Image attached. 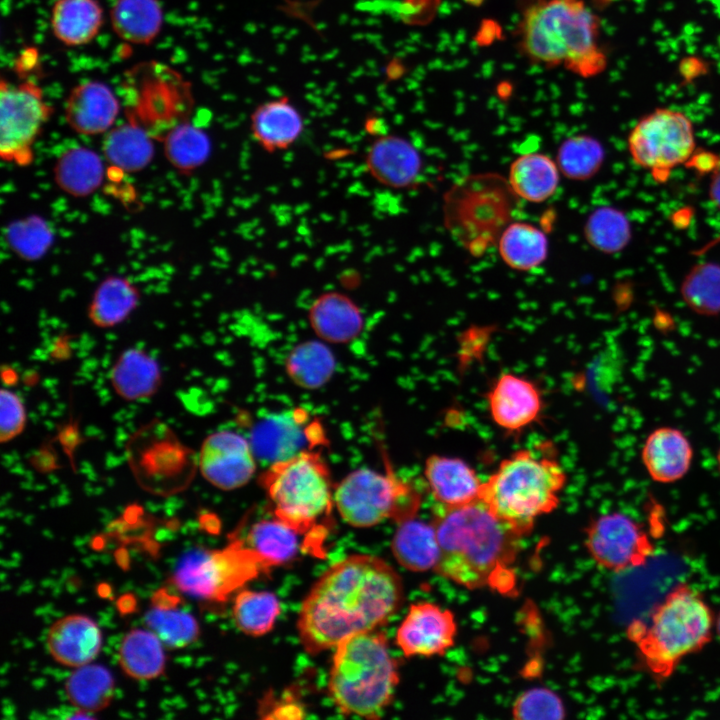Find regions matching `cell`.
<instances>
[{
	"instance_id": "21",
	"label": "cell",
	"mask_w": 720,
	"mask_h": 720,
	"mask_svg": "<svg viewBox=\"0 0 720 720\" xmlns=\"http://www.w3.org/2000/svg\"><path fill=\"white\" fill-rule=\"evenodd\" d=\"M120 111V102L110 87L101 81H86L74 86L64 106L69 127L81 135L107 133Z\"/></svg>"
},
{
	"instance_id": "49",
	"label": "cell",
	"mask_w": 720,
	"mask_h": 720,
	"mask_svg": "<svg viewBox=\"0 0 720 720\" xmlns=\"http://www.w3.org/2000/svg\"><path fill=\"white\" fill-rule=\"evenodd\" d=\"M276 718H298L297 713H301L299 706L292 702H281L271 711Z\"/></svg>"
},
{
	"instance_id": "37",
	"label": "cell",
	"mask_w": 720,
	"mask_h": 720,
	"mask_svg": "<svg viewBox=\"0 0 720 720\" xmlns=\"http://www.w3.org/2000/svg\"><path fill=\"white\" fill-rule=\"evenodd\" d=\"M114 686L111 672L91 662L74 668L65 681L64 690L68 701L80 712L94 713L110 704Z\"/></svg>"
},
{
	"instance_id": "9",
	"label": "cell",
	"mask_w": 720,
	"mask_h": 720,
	"mask_svg": "<svg viewBox=\"0 0 720 720\" xmlns=\"http://www.w3.org/2000/svg\"><path fill=\"white\" fill-rule=\"evenodd\" d=\"M126 458L139 486L157 496L183 491L198 468V455L159 420L135 431L127 442Z\"/></svg>"
},
{
	"instance_id": "16",
	"label": "cell",
	"mask_w": 720,
	"mask_h": 720,
	"mask_svg": "<svg viewBox=\"0 0 720 720\" xmlns=\"http://www.w3.org/2000/svg\"><path fill=\"white\" fill-rule=\"evenodd\" d=\"M324 440L321 425L294 409L266 416L251 430L249 442L256 458L269 465L313 449Z\"/></svg>"
},
{
	"instance_id": "40",
	"label": "cell",
	"mask_w": 720,
	"mask_h": 720,
	"mask_svg": "<svg viewBox=\"0 0 720 720\" xmlns=\"http://www.w3.org/2000/svg\"><path fill=\"white\" fill-rule=\"evenodd\" d=\"M335 358L319 341L298 344L289 353L286 371L290 379L305 389H317L328 382L335 371Z\"/></svg>"
},
{
	"instance_id": "17",
	"label": "cell",
	"mask_w": 720,
	"mask_h": 720,
	"mask_svg": "<svg viewBox=\"0 0 720 720\" xmlns=\"http://www.w3.org/2000/svg\"><path fill=\"white\" fill-rule=\"evenodd\" d=\"M256 456L249 440L232 431L208 435L198 454V469L214 487L230 491L246 485L256 471Z\"/></svg>"
},
{
	"instance_id": "4",
	"label": "cell",
	"mask_w": 720,
	"mask_h": 720,
	"mask_svg": "<svg viewBox=\"0 0 720 720\" xmlns=\"http://www.w3.org/2000/svg\"><path fill=\"white\" fill-rule=\"evenodd\" d=\"M567 475L552 456L521 449L502 460L483 482L479 500L519 536L557 508Z\"/></svg>"
},
{
	"instance_id": "51",
	"label": "cell",
	"mask_w": 720,
	"mask_h": 720,
	"mask_svg": "<svg viewBox=\"0 0 720 720\" xmlns=\"http://www.w3.org/2000/svg\"><path fill=\"white\" fill-rule=\"evenodd\" d=\"M715 626H716L717 634L720 637V613L718 614L717 619L715 621Z\"/></svg>"
},
{
	"instance_id": "5",
	"label": "cell",
	"mask_w": 720,
	"mask_h": 720,
	"mask_svg": "<svg viewBox=\"0 0 720 720\" xmlns=\"http://www.w3.org/2000/svg\"><path fill=\"white\" fill-rule=\"evenodd\" d=\"M398 682L397 662L378 630L349 636L335 647L328 691L341 713L378 718L392 702Z\"/></svg>"
},
{
	"instance_id": "2",
	"label": "cell",
	"mask_w": 720,
	"mask_h": 720,
	"mask_svg": "<svg viewBox=\"0 0 720 720\" xmlns=\"http://www.w3.org/2000/svg\"><path fill=\"white\" fill-rule=\"evenodd\" d=\"M439 558L435 571L468 589L481 588L506 572L522 538L480 501L439 507L433 520Z\"/></svg>"
},
{
	"instance_id": "20",
	"label": "cell",
	"mask_w": 720,
	"mask_h": 720,
	"mask_svg": "<svg viewBox=\"0 0 720 720\" xmlns=\"http://www.w3.org/2000/svg\"><path fill=\"white\" fill-rule=\"evenodd\" d=\"M364 167L377 183L393 189L414 185L422 170L417 148L397 135L376 138L364 155Z\"/></svg>"
},
{
	"instance_id": "44",
	"label": "cell",
	"mask_w": 720,
	"mask_h": 720,
	"mask_svg": "<svg viewBox=\"0 0 720 720\" xmlns=\"http://www.w3.org/2000/svg\"><path fill=\"white\" fill-rule=\"evenodd\" d=\"M680 294L686 306L703 316L720 314V264L702 262L684 277Z\"/></svg>"
},
{
	"instance_id": "28",
	"label": "cell",
	"mask_w": 720,
	"mask_h": 720,
	"mask_svg": "<svg viewBox=\"0 0 720 720\" xmlns=\"http://www.w3.org/2000/svg\"><path fill=\"white\" fill-rule=\"evenodd\" d=\"M560 173L556 161L547 155L526 153L512 162L507 180L519 199L540 203L555 193Z\"/></svg>"
},
{
	"instance_id": "11",
	"label": "cell",
	"mask_w": 720,
	"mask_h": 720,
	"mask_svg": "<svg viewBox=\"0 0 720 720\" xmlns=\"http://www.w3.org/2000/svg\"><path fill=\"white\" fill-rule=\"evenodd\" d=\"M268 569L243 540H233L222 549L188 553L177 565L172 580L189 596L224 601Z\"/></svg>"
},
{
	"instance_id": "46",
	"label": "cell",
	"mask_w": 720,
	"mask_h": 720,
	"mask_svg": "<svg viewBox=\"0 0 720 720\" xmlns=\"http://www.w3.org/2000/svg\"><path fill=\"white\" fill-rule=\"evenodd\" d=\"M515 719H563L565 708L561 698L544 687L531 688L520 694L513 703Z\"/></svg>"
},
{
	"instance_id": "6",
	"label": "cell",
	"mask_w": 720,
	"mask_h": 720,
	"mask_svg": "<svg viewBox=\"0 0 720 720\" xmlns=\"http://www.w3.org/2000/svg\"><path fill=\"white\" fill-rule=\"evenodd\" d=\"M713 626L707 603L698 592L681 584L655 608L648 627L633 624L628 633L648 670L663 679L685 656L711 640Z\"/></svg>"
},
{
	"instance_id": "30",
	"label": "cell",
	"mask_w": 720,
	"mask_h": 720,
	"mask_svg": "<svg viewBox=\"0 0 720 720\" xmlns=\"http://www.w3.org/2000/svg\"><path fill=\"white\" fill-rule=\"evenodd\" d=\"M398 525L391 542L392 553L397 562L411 571L435 569L439 558V544L433 522L426 523L413 517Z\"/></svg>"
},
{
	"instance_id": "41",
	"label": "cell",
	"mask_w": 720,
	"mask_h": 720,
	"mask_svg": "<svg viewBox=\"0 0 720 720\" xmlns=\"http://www.w3.org/2000/svg\"><path fill=\"white\" fill-rule=\"evenodd\" d=\"M152 631L167 649H181L195 642L200 634L197 620L184 610L163 601H154L144 616Z\"/></svg>"
},
{
	"instance_id": "14",
	"label": "cell",
	"mask_w": 720,
	"mask_h": 720,
	"mask_svg": "<svg viewBox=\"0 0 720 720\" xmlns=\"http://www.w3.org/2000/svg\"><path fill=\"white\" fill-rule=\"evenodd\" d=\"M53 108L44 99L39 85L26 80L0 83V156L20 167L34 160V145Z\"/></svg>"
},
{
	"instance_id": "12",
	"label": "cell",
	"mask_w": 720,
	"mask_h": 720,
	"mask_svg": "<svg viewBox=\"0 0 720 720\" xmlns=\"http://www.w3.org/2000/svg\"><path fill=\"white\" fill-rule=\"evenodd\" d=\"M628 150L636 165L664 181L672 169L687 164L695 153L693 123L680 110L656 108L634 125Z\"/></svg>"
},
{
	"instance_id": "36",
	"label": "cell",
	"mask_w": 720,
	"mask_h": 720,
	"mask_svg": "<svg viewBox=\"0 0 720 720\" xmlns=\"http://www.w3.org/2000/svg\"><path fill=\"white\" fill-rule=\"evenodd\" d=\"M497 246L505 264L518 271L540 266L548 255L546 234L527 222L512 221L502 232Z\"/></svg>"
},
{
	"instance_id": "38",
	"label": "cell",
	"mask_w": 720,
	"mask_h": 720,
	"mask_svg": "<svg viewBox=\"0 0 720 720\" xmlns=\"http://www.w3.org/2000/svg\"><path fill=\"white\" fill-rule=\"evenodd\" d=\"M160 141L168 162L183 174H190L204 165L212 151L208 134L190 120L172 127Z\"/></svg>"
},
{
	"instance_id": "15",
	"label": "cell",
	"mask_w": 720,
	"mask_h": 720,
	"mask_svg": "<svg viewBox=\"0 0 720 720\" xmlns=\"http://www.w3.org/2000/svg\"><path fill=\"white\" fill-rule=\"evenodd\" d=\"M585 546L593 560L611 571L645 563L653 548L648 536L629 516L620 512L603 514L586 527Z\"/></svg>"
},
{
	"instance_id": "3",
	"label": "cell",
	"mask_w": 720,
	"mask_h": 720,
	"mask_svg": "<svg viewBox=\"0 0 720 720\" xmlns=\"http://www.w3.org/2000/svg\"><path fill=\"white\" fill-rule=\"evenodd\" d=\"M599 19L582 0H541L529 6L520 24V46L533 62L563 65L583 77L607 64L599 44Z\"/></svg>"
},
{
	"instance_id": "22",
	"label": "cell",
	"mask_w": 720,
	"mask_h": 720,
	"mask_svg": "<svg viewBox=\"0 0 720 720\" xmlns=\"http://www.w3.org/2000/svg\"><path fill=\"white\" fill-rule=\"evenodd\" d=\"M98 624L83 614H70L56 620L48 629L46 646L59 664L77 668L94 661L102 647Z\"/></svg>"
},
{
	"instance_id": "35",
	"label": "cell",
	"mask_w": 720,
	"mask_h": 720,
	"mask_svg": "<svg viewBox=\"0 0 720 720\" xmlns=\"http://www.w3.org/2000/svg\"><path fill=\"white\" fill-rule=\"evenodd\" d=\"M139 300L140 292L128 278L109 276L97 286L88 317L99 328L115 327L131 315Z\"/></svg>"
},
{
	"instance_id": "47",
	"label": "cell",
	"mask_w": 720,
	"mask_h": 720,
	"mask_svg": "<svg viewBox=\"0 0 720 720\" xmlns=\"http://www.w3.org/2000/svg\"><path fill=\"white\" fill-rule=\"evenodd\" d=\"M26 409L21 398L9 389L0 393V440L9 442L20 435L26 425Z\"/></svg>"
},
{
	"instance_id": "43",
	"label": "cell",
	"mask_w": 720,
	"mask_h": 720,
	"mask_svg": "<svg viewBox=\"0 0 720 720\" xmlns=\"http://www.w3.org/2000/svg\"><path fill=\"white\" fill-rule=\"evenodd\" d=\"M280 612L278 598L268 591H240L232 607L236 626L250 636H262L270 632Z\"/></svg>"
},
{
	"instance_id": "7",
	"label": "cell",
	"mask_w": 720,
	"mask_h": 720,
	"mask_svg": "<svg viewBox=\"0 0 720 720\" xmlns=\"http://www.w3.org/2000/svg\"><path fill=\"white\" fill-rule=\"evenodd\" d=\"M519 199L507 178L496 173L465 176L447 190L443 201L444 225L472 255L497 244L512 222Z\"/></svg>"
},
{
	"instance_id": "32",
	"label": "cell",
	"mask_w": 720,
	"mask_h": 720,
	"mask_svg": "<svg viewBox=\"0 0 720 720\" xmlns=\"http://www.w3.org/2000/svg\"><path fill=\"white\" fill-rule=\"evenodd\" d=\"M163 19L158 0H116L110 10L112 29L132 44L152 43L161 31Z\"/></svg>"
},
{
	"instance_id": "50",
	"label": "cell",
	"mask_w": 720,
	"mask_h": 720,
	"mask_svg": "<svg viewBox=\"0 0 720 720\" xmlns=\"http://www.w3.org/2000/svg\"><path fill=\"white\" fill-rule=\"evenodd\" d=\"M709 196L714 205L720 209V167L713 172L711 177Z\"/></svg>"
},
{
	"instance_id": "10",
	"label": "cell",
	"mask_w": 720,
	"mask_h": 720,
	"mask_svg": "<svg viewBox=\"0 0 720 720\" xmlns=\"http://www.w3.org/2000/svg\"><path fill=\"white\" fill-rule=\"evenodd\" d=\"M334 504L348 525L369 528L387 519L400 523L415 517L420 495L393 473L363 468L349 473L335 486Z\"/></svg>"
},
{
	"instance_id": "23",
	"label": "cell",
	"mask_w": 720,
	"mask_h": 720,
	"mask_svg": "<svg viewBox=\"0 0 720 720\" xmlns=\"http://www.w3.org/2000/svg\"><path fill=\"white\" fill-rule=\"evenodd\" d=\"M424 476L439 507H460L480 498L483 482L460 458L430 455L425 461Z\"/></svg>"
},
{
	"instance_id": "13",
	"label": "cell",
	"mask_w": 720,
	"mask_h": 720,
	"mask_svg": "<svg viewBox=\"0 0 720 720\" xmlns=\"http://www.w3.org/2000/svg\"><path fill=\"white\" fill-rule=\"evenodd\" d=\"M130 76L137 80L134 105L127 118L144 127L160 141L175 125L189 120L193 97L188 82L180 74L160 63L142 64Z\"/></svg>"
},
{
	"instance_id": "1",
	"label": "cell",
	"mask_w": 720,
	"mask_h": 720,
	"mask_svg": "<svg viewBox=\"0 0 720 720\" xmlns=\"http://www.w3.org/2000/svg\"><path fill=\"white\" fill-rule=\"evenodd\" d=\"M398 573L373 555L354 554L332 564L304 598L297 629L304 649L317 654L349 636L378 630L403 603Z\"/></svg>"
},
{
	"instance_id": "52",
	"label": "cell",
	"mask_w": 720,
	"mask_h": 720,
	"mask_svg": "<svg viewBox=\"0 0 720 720\" xmlns=\"http://www.w3.org/2000/svg\"><path fill=\"white\" fill-rule=\"evenodd\" d=\"M716 460H717V466H718V469L720 472V447H719L717 455H716Z\"/></svg>"
},
{
	"instance_id": "39",
	"label": "cell",
	"mask_w": 720,
	"mask_h": 720,
	"mask_svg": "<svg viewBox=\"0 0 720 720\" xmlns=\"http://www.w3.org/2000/svg\"><path fill=\"white\" fill-rule=\"evenodd\" d=\"M299 536L295 529L274 517L255 523L244 542L270 568L284 564L296 556Z\"/></svg>"
},
{
	"instance_id": "27",
	"label": "cell",
	"mask_w": 720,
	"mask_h": 720,
	"mask_svg": "<svg viewBox=\"0 0 720 720\" xmlns=\"http://www.w3.org/2000/svg\"><path fill=\"white\" fill-rule=\"evenodd\" d=\"M161 378L158 362L138 348L122 352L109 374L114 391L128 401L143 400L154 395L161 385Z\"/></svg>"
},
{
	"instance_id": "8",
	"label": "cell",
	"mask_w": 720,
	"mask_h": 720,
	"mask_svg": "<svg viewBox=\"0 0 720 720\" xmlns=\"http://www.w3.org/2000/svg\"><path fill=\"white\" fill-rule=\"evenodd\" d=\"M274 517L300 535L329 520L334 504L330 472L320 453L309 449L268 466L260 476Z\"/></svg>"
},
{
	"instance_id": "25",
	"label": "cell",
	"mask_w": 720,
	"mask_h": 720,
	"mask_svg": "<svg viewBox=\"0 0 720 720\" xmlns=\"http://www.w3.org/2000/svg\"><path fill=\"white\" fill-rule=\"evenodd\" d=\"M304 129L302 114L286 96L258 105L250 116L253 139L271 154L291 148Z\"/></svg>"
},
{
	"instance_id": "48",
	"label": "cell",
	"mask_w": 720,
	"mask_h": 720,
	"mask_svg": "<svg viewBox=\"0 0 720 720\" xmlns=\"http://www.w3.org/2000/svg\"><path fill=\"white\" fill-rule=\"evenodd\" d=\"M687 165H690L694 167L697 171L707 173L711 171H715L717 168L720 167V160L716 158V156L710 152H700L695 153L690 158V160L687 162Z\"/></svg>"
},
{
	"instance_id": "34",
	"label": "cell",
	"mask_w": 720,
	"mask_h": 720,
	"mask_svg": "<svg viewBox=\"0 0 720 720\" xmlns=\"http://www.w3.org/2000/svg\"><path fill=\"white\" fill-rule=\"evenodd\" d=\"M58 187L74 197H85L96 191L104 179L101 157L92 149L77 146L64 151L54 166Z\"/></svg>"
},
{
	"instance_id": "31",
	"label": "cell",
	"mask_w": 720,
	"mask_h": 720,
	"mask_svg": "<svg viewBox=\"0 0 720 720\" xmlns=\"http://www.w3.org/2000/svg\"><path fill=\"white\" fill-rule=\"evenodd\" d=\"M154 140L144 127L128 120L106 133L102 144L103 155L114 168L137 172L152 161Z\"/></svg>"
},
{
	"instance_id": "24",
	"label": "cell",
	"mask_w": 720,
	"mask_h": 720,
	"mask_svg": "<svg viewBox=\"0 0 720 720\" xmlns=\"http://www.w3.org/2000/svg\"><path fill=\"white\" fill-rule=\"evenodd\" d=\"M693 456L687 436L669 426L653 430L641 450V460L649 476L664 484L682 479L692 465Z\"/></svg>"
},
{
	"instance_id": "42",
	"label": "cell",
	"mask_w": 720,
	"mask_h": 720,
	"mask_svg": "<svg viewBox=\"0 0 720 720\" xmlns=\"http://www.w3.org/2000/svg\"><path fill=\"white\" fill-rule=\"evenodd\" d=\"M584 236L594 249L606 254H614L629 244L632 227L622 210L612 206H601L594 209L587 217Z\"/></svg>"
},
{
	"instance_id": "45",
	"label": "cell",
	"mask_w": 720,
	"mask_h": 720,
	"mask_svg": "<svg viewBox=\"0 0 720 720\" xmlns=\"http://www.w3.org/2000/svg\"><path fill=\"white\" fill-rule=\"evenodd\" d=\"M605 160V149L601 142L590 135H575L567 138L558 148L556 163L565 177L572 180H587L601 169Z\"/></svg>"
},
{
	"instance_id": "19",
	"label": "cell",
	"mask_w": 720,
	"mask_h": 720,
	"mask_svg": "<svg viewBox=\"0 0 720 720\" xmlns=\"http://www.w3.org/2000/svg\"><path fill=\"white\" fill-rule=\"evenodd\" d=\"M492 420L508 432L524 429L537 420L542 398L536 385L514 373L501 374L488 392Z\"/></svg>"
},
{
	"instance_id": "29",
	"label": "cell",
	"mask_w": 720,
	"mask_h": 720,
	"mask_svg": "<svg viewBox=\"0 0 720 720\" xmlns=\"http://www.w3.org/2000/svg\"><path fill=\"white\" fill-rule=\"evenodd\" d=\"M103 24L98 0H57L51 10L54 36L67 46L90 43Z\"/></svg>"
},
{
	"instance_id": "33",
	"label": "cell",
	"mask_w": 720,
	"mask_h": 720,
	"mask_svg": "<svg viewBox=\"0 0 720 720\" xmlns=\"http://www.w3.org/2000/svg\"><path fill=\"white\" fill-rule=\"evenodd\" d=\"M164 645L149 629L135 628L127 632L119 646V666L132 679L152 680L161 676L166 667Z\"/></svg>"
},
{
	"instance_id": "18",
	"label": "cell",
	"mask_w": 720,
	"mask_h": 720,
	"mask_svg": "<svg viewBox=\"0 0 720 720\" xmlns=\"http://www.w3.org/2000/svg\"><path fill=\"white\" fill-rule=\"evenodd\" d=\"M457 624L448 609L420 602L410 606L399 625L395 641L407 657H430L444 654L453 646Z\"/></svg>"
},
{
	"instance_id": "26",
	"label": "cell",
	"mask_w": 720,
	"mask_h": 720,
	"mask_svg": "<svg viewBox=\"0 0 720 720\" xmlns=\"http://www.w3.org/2000/svg\"><path fill=\"white\" fill-rule=\"evenodd\" d=\"M308 320L319 338L334 344L354 340L364 326L360 307L339 291H327L315 298L308 310Z\"/></svg>"
}]
</instances>
